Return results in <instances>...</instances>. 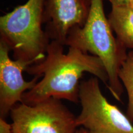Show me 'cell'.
<instances>
[{"label":"cell","mask_w":133,"mask_h":133,"mask_svg":"<svg viewBox=\"0 0 133 133\" xmlns=\"http://www.w3.org/2000/svg\"><path fill=\"white\" fill-rule=\"evenodd\" d=\"M12 133H76V117L61 102L49 98L33 105L16 104L10 113Z\"/></svg>","instance_id":"cell-5"},{"label":"cell","mask_w":133,"mask_h":133,"mask_svg":"<svg viewBox=\"0 0 133 133\" xmlns=\"http://www.w3.org/2000/svg\"><path fill=\"white\" fill-rule=\"evenodd\" d=\"M81 110L76 116L78 127L89 133H133V124L121 110L108 101L101 90L99 79L92 76L81 81Z\"/></svg>","instance_id":"cell-4"},{"label":"cell","mask_w":133,"mask_h":133,"mask_svg":"<svg viewBox=\"0 0 133 133\" xmlns=\"http://www.w3.org/2000/svg\"><path fill=\"white\" fill-rule=\"evenodd\" d=\"M91 6V0H45L44 30L50 40L65 45L70 33L85 24Z\"/></svg>","instance_id":"cell-7"},{"label":"cell","mask_w":133,"mask_h":133,"mask_svg":"<svg viewBox=\"0 0 133 133\" xmlns=\"http://www.w3.org/2000/svg\"><path fill=\"white\" fill-rule=\"evenodd\" d=\"M62 43L51 41L43 61L29 66L25 71L34 76H43L30 90L22 96V102L33 105L49 98L79 102V81L88 72L108 86L109 77L101 59L74 47L65 54Z\"/></svg>","instance_id":"cell-1"},{"label":"cell","mask_w":133,"mask_h":133,"mask_svg":"<svg viewBox=\"0 0 133 133\" xmlns=\"http://www.w3.org/2000/svg\"><path fill=\"white\" fill-rule=\"evenodd\" d=\"M0 133H12V124L8 123L6 119L0 118Z\"/></svg>","instance_id":"cell-10"},{"label":"cell","mask_w":133,"mask_h":133,"mask_svg":"<svg viewBox=\"0 0 133 133\" xmlns=\"http://www.w3.org/2000/svg\"><path fill=\"white\" fill-rule=\"evenodd\" d=\"M76 133H89L88 131L86 130V129L81 128L77 129V131H76Z\"/></svg>","instance_id":"cell-12"},{"label":"cell","mask_w":133,"mask_h":133,"mask_svg":"<svg viewBox=\"0 0 133 133\" xmlns=\"http://www.w3.org/2000/svg\"><path fill=\"white\" fill-rule=\"evenodd\" d=\"M44 4L45 0H28L0 17V39L15 60L36 64L45 58L51 40L42 28Z\"/></svg>","instance_id":"cell-3"},{"label":"cell","mask_w":133,"mask_h":133,"mask_svg":"<svg viewBox=\"0 0 133 133\" xmlns=\"http://www.w3.org/2000/svg\"><path fill=\"white\" fill-rule=\"evenodd\" d=\"M130 6L133 8V0H130Z\"/></svg>","instance_id":"cell-13"},{"label":"cell","mask_w":133,"mask_h":133,"mask_svg":"<svg viewBox=\"0 0 133 133\" xmlns=\"http://www.w3.org/2000/svg\"><path fill=\"white\" fill-rule=\"evenodd\" d=\"M108 20L119 42L126 49L133 51V8L112 6Z\"/></svg>","instance_id":"cell-8"},{"label":"cell","mask_w":133,"mask_h":133,"mask_svg":"<svg viewBox=\"0 0 133 133\" xmlns=\"http://www.w3.org/2000/svg\"><path fill=\"white\" fill-rule=\"evenodd\" d=\"M118 75L128 97L126 115L133 124V51L128 53L119 69Z\"/></svg>","instance_id":"cell-9"},{"label":"cell","mask_w":133,"mask_h":133,"mask_svg":"<svg viewBox=\"0 0 133 133\" xmlns=\"http://www.w3.org/2000/svg\"><path fill=\"white\" fill-rule=\"evenodd\" d=\"M112 6H130V0H108Z\"/></svg>","instance_id":"cell-11"},{"label":"cell","mask_w":133,"mask_h":133,"mask_svg":"<svg viewBox=\"0 0 133 133\" xmlns=\"http://www.w3.org/2000/svg\"><path fill=\"white\" fill-rule=\"evenodd\" d=\"M65 46L78 48L99 58L109 77L108 89L116 101H121L123 86L118 74L128 53L126 48L113 34L105 14L103 0H91L90 11L85 24L70 33Z\"/></svg>","instance_id":"cell-2"},{"label":"cell","mask_w":133,"mask_h":133,"mask_svg":"<svg viewBox=\"0 0 133 133\" xmlns=\"http://www.w3.org/2000/svg\"><path fill=\"white\" fill-rule=\"evenodd\" d=\"M11 51L4 41L0 39V118L6 119L16 104L22 102V96L38 82L40 76H35L25 81L23 71L34 64L22 60H12Z\"/></svg>","instance_id":"cell-6"}]
</instances>
